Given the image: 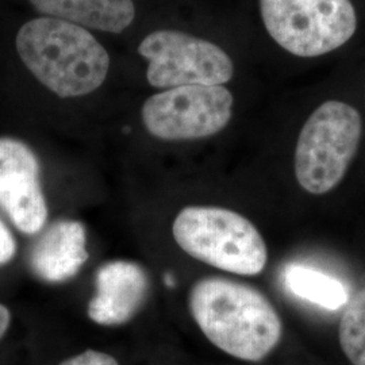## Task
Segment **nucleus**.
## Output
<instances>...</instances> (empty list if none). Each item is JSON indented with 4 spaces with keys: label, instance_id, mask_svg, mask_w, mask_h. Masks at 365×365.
Returning a JSON list of instances; mask_svg holds the SVG:
<instances>
[{
    "label": "nucleus",
    "instance_id": "f8f14e48",
    "mask_svg": "<svg viewBox=\"0 0 365 365\" xmlns=\"http://www.w3.org/2000/svg\"><path fill=\"white\" fill-rule=\"evenodd\" d=\"M287 287L297 297L327 310H337L348 302V291L337 279L303 265H292L286 272Z\"/></svg>",
    "mask_w": 365,
    "mask_h": 365
},
{
    "label": "nucleus",
    "instance_id": "9b49d317",
    "mask_svg": "<svg viewBox=\"0 0 365 365\" xmlns=\"http://www.w3.org/2000/svg\"><path fill=\"white\" fill-rule=\"evenodd\" d=\"M46 16L78 26L119 34L130 26L135 16L133 0H29Z\"/></svg>",
    "mask_w": 365,
    "mask_h": 365
},
{
    "label": "nucleus",
    "instance_id": "dca6fc26",
    "mask_svg": "<svg viewBox=\"0 0 365 365\" xmlns=\"http://www.w3.org/2000/svg\"><path fill=\"white\" fill-rule=\"evenodd\" d=\"M10 322H11V314L6 306L0 304V339L4 337L6 331L9 330Z\"/></svg>",
    "mask_w": 365,
    "mask_h": 365
},
{
    "label": "nucleus",
    "instance_id": "f257e3e1",
    "mask_svg": "<svg viewBox=\"0 0 365 365\" xmlns=\"http://www.w3.org/2000/svg\"><path fill=\"white\" fill-rule=\"evenodd\" d=\"M188 307L206 339L238 360L261 361L282 339V319L271 300L241 282L202 279L191 288Z\"/></svg>",
    "mask_w": 365,
    "mask_h": 365
},
{
    "label": "nucleus",
    "instance_id": "423d86ee",
    "mask_svg": "<svg viewBox=\"0 0 365 365\" xmlns=\"http://www.w3.org/2000/svg\"><path fill=\"white\" fill-rule=\"evenodd\" d=\"M138 53L149 61L146 78L156 88L223 86L235 75L233 60L218 45L182 31H153Z\"/></svg>",
    "mask_w": 365,
    "mask_h": 365
},
{
    "label": "nucleus",
    "instance_id": "9d476101",
    "mask_svg": "<svg viewBox=\"0 0 365 365\" xmlns=\"http://www.w3.org/2000/svg\"><path fill=\"white\" fill-rule=\"evenodd\" d=\"M88 257L84 225L63 220L52 223L34 242L29 264L37 277L54 284L76 276Z\"/></svg>",
    "mask_w": 365,
    "mask_h": 365
},
{
    "label": "nucleus",
    "instance_id": "ddd939ff",
    "mask_svg": "<svg viewBox=\"0 0 365 365\" xmlns=\"http://www.w3.org/2000/svg\"><path fill=\"white\" fill-rule=\"evenodd\" d=\"M339 344L353 365H365V287L346 304L339 321Z\"/></svg>",
    "mask_w": 365,
    "mask_h": 365
},
{
    "label": "nucleus",
    "instance_id": "39448f33",
    "mask_svg": "<svg viewBox=\"0 0 365 365\" xmlns=\"http://www.w3.org/2000/svg\"><path fill=\"white\" fill-rule=\"evenodd\" d=\"M260 13L274 42L298 57L333 52L357 29L351 0H260Z\"/></svg>",
    "mask_w": 365,
    "mask_h": 365
},
{
    "label": "nucleus",
    "instance_id": "4468645a",
    "mask_svg": "<svg viewBox=\"0 0 365 365\" xmlns=\"http://www.w3.org/2000/svg\"><path fill=\"white\" fill-rule=\"evenodd\" d=\"M60 365H119V363L108 353L88 349L66 359Z\"/></svg>",
    "mask_w": 365,
    "mask_h": 365
},
{
    "label": "nucleus",
    "instance_id": "0eeeda50",
    "mask_svg": "<svg viewBox=\"0 0 365 365\" xmlns=\"http://www.w3.org/2000/svg\"><path fill=\"white\" fill-rule=\"evenodd\" d=\"M235 98L223 86H182L160 92L143 107V122L153 137L185 141L214 135L233 115Z\"/></svg>",
    "mask_w": 365,
    "mask_h": 365
},
{
    "label": "nucleus",
    "instance_id": "f3484780",
    "mask_svg": "<svg viewBox=\"0 0 365 365\" xmlns=\"http://www.w3.org/2000/svg\"><path fill=\"white\" fill-rule=\"evenodd\" d=\"M165 283H167V286H173V279H172L170 274L165 277Z\"/></svg>",
    "mask_w": 365,
    "mask_h": 365
},
{
    "label": "nucleus",
    "instance_id": "7ed1b4c3",
    "mask_svg": "<svg viewBox=\"0 0 365 365\" xmlns=\"http://www.w3.org/2000/svg\"><path fill=\"white\" fill-rule=\"evenodd\" d=\"M172 233L187 255L225 272L256 276L268 261L267 244L257 227L233 210L185 207L173 222Z\"/></svg>",
    "mask_w": 365,
    "mask_h": 365
},
{
    "label": "nucleus",
    "instance_id": "20e7f679",
    "mask_svg": "<svg viewBox=\"0 0 365 365\" xmlns=\"http://www.w3.org/2000/svg\"><path fill=\"white\" fill-rule=\"evenodd\" d=\"M363 119L353 106L327 101L306 120L295 150L300 187L314 195L327 194L344 179L357 153Z\"/></svg>",
    "mask_w": 365,
    "mask_h": 365
},
{
    "label": "nucleus",
    "instance_id": "1a4fd4ad",
    "mask_svg": "<svg viewBox=\"0 0 365 365\" xmlns=\"http://www.w3.org/2000/svg\"><path fill=\"white\" fill-rule=\"evenodd\" d=\"M149 277L137 262L108 261L95 276V295L88 303V317L102 327H120L144 307Z\"/></svg>",
    "mask_w": 365,
    "mask_h": 365
},
{
    "label": "nucleus",
    "instance_id": "6e6552de",
    "mask_svg": "<svg viewBox=\"0 0 365 365\" xmlns=\"http://www.w3.org/2000/svg\"><path fill=\"white\" fill-rule=\"evenodd\" d=\"M39 161L29 145L11 137L0 138V209L25 235H37L48 220L41 188Z\"/></svg>",
    "mask_w": 365,
    "mask_h": 365
},
{
    "label": "nucleus",
    "instance_id": "2eb2a0df",
    "mask_svg": "<svg viewBox=\"0 0 365 365\" xmlns=\"http://www.w3.org/2000/svg\"><path fill=\"white\" fill-rule=\"evenodd\" d=\"M16 253V242L7 226L0 221V265L13 260Z\"/></svg>",
    "mask_w": 365,
    "mask_h": 365
},
{
    "label": "nucleus",
    "instance_id": "f03ea898",
    "mask_svg": "<svg viewBox=\"0 0 365 365\" xmlns=\"http://www.w3.org/2000/svg\"><path fill=\"white\" fill-rule=\"evenodd\" d=\"M15 45L27 69L60 98L96 91L110 69L108 53L87 29L51 16L26 22Z\"/></svg>",
    "mask_w": 365,
    "mask_h": 365
}]
</instances>
